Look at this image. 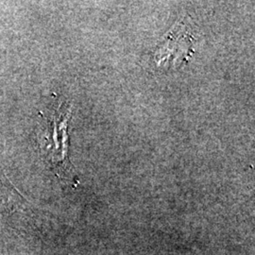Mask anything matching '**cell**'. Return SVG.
I'll list each match as a JSON object with an SVG mask.
<instances>
[{"label":"cell","instance_id":"cell-1","mask_svg":"<svg viewBox=\"0 0 255 255\" xmlns=\"http://www.w3.org/2000/svg\"><path fill=\"white\" fill-rule=\"evenodd\" d=\"M71 110L61 105L55 110L50 119H46V127L43 135L42 146L45 149L48 162L52 164L59 177L71 178L73 170L67 155V123L70 119Z\"/></svg>","mask_w":255,"mask_h":255}]
</instances>
